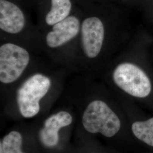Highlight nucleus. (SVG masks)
Here are the masks:
<instances>
[{
  "label": "nucleus",
  "instance_id": "nucleus-1",
  "mask_svg": "<svg viewBox=\"0 0 153 153\" xmlns=\"http://www.w3.org/2000/svg\"><path fill=\"white\" fill-rule=\"evenodd\" d=\"M82 124L88 132L99 133L106 137L114 136L121 128L118 116L101 100H94L88 105L83 115Z\"/></svg>",
  "mask_w": 153,
  "mask_h": 153
},
{
  "label": "nucleus",
  "instance_id": "nucleus-2",
  "mask_svg": "<svg viewBox=\"0 0 153 153\" xmlns=\"http://www.w3.org/2000/svg\"><path fill=\"white\" fill-rule=\"evenodd\" d=\"M51 81L47 76L36 74L30 77L17 91L16 100L21 114L26 118L37 115L39 102L48 93Z\"/></svg>",
  "mask_w": 153,
  "mask_h": 153
},
{
  "label": "nucleus",
  "instance_id": "nucleus-3",
  "mask_svg": "<svg viewBox=\"0 0 153 153\" xmlns=\"http://www.w3.org/2000/svg\"><path fill=\"white\" fill-rule=\"evenodd\" d=\"M116 85L133 97L143 98L152 91V84L145 73L137 66L125 62L117 66L113 73Z\"/></svg>",
  "mask_w": 153,
  "mask_h": 153
},
{
  "label": "nucleus",
  "instance_id": "nucleus-4",
  "mask_svg": "<svg viewBox=\"0 0 153 153\" xmlns=\"http://www.w3.org/2000/svg\"><path fill=\"white\" fill-rule=\"evenodd\" d=\"M30 61L27 51L12 43L0 48V81L4 83L13 82L21 76Z\"/></svg>",
  "mask_w": 153,
  "mask_h": 153
},
{
  "label": "nucleus",
  "instance_id": "nucleus-5",
  "mask_svg": "<svg viewBox=\"0 0 153 153\" xmlns=\"http://www.w3.org/2000/svg\"><path fill=\"white\" fill-rule=\"evenodd\" d=\"M81 36L83 48L89 58H94L100 52L103 43L104 28L97 17H90L82 23Z\"/></svg>",
  "mask_w": 153,
  "mask_h": 153
},
{
  "label": "nucleus",
  "instance_id": "nucleus-6",
  "mask_svg": "<svg viewBox=\"0 0 153 153\" xmlns=\"http://www.w3.org/2000/svg\"><path fill=\"white\" fill-rule=\"evenodd\" d=\"M73 121L71 115L66 111H60L49 117L39 133V138L44 146L54 147L59 141V131L63 127L71 125Z\"/></svg>",
  "mask_w": 153,
  "mask_h": 153
},
{
  "label": "nucleus",
  "instance_id": "nucleus-7",
  "mask_svg": "<svg viewBox=\"0 0 153 153\" xmlns=\"http://www.w3.org/2000/svg\"><path fill=\"white\" fill-rule=\"evenodd\" d=\"M79 30V20L75 16H68L53 25V30L47 34V43L51 48L59 47L74 38Z\"/></svg>",
  "mask_w": 153,
  "mask_h": 153
},
{
  "label": "nucleus",
  "instance_id": "nucleus-8",
  "mask_svg": "<svg viewBox=\"0 0 153 153\" xmlns=\"http://www.w3.org/2000/svg\"><path fill=\"white\" fill-rule=\"evenodd\" d=\"M25 16L21 9L14 4L0 0V28L10 33L22 31L25 26Z\"/></svg>",
  "mask_w": 153,
  "mask_h": 153
},
{
  "label": "nucleus",
  "instance_id": "nucleus-9",
  "mask_svg": "<svg viewBox=\"0 0 153 153\" xmlns=\"http://www.w3.org/2000/svg\"><path fill=\"white\" fill-rule=\"evenodd\" d=\"M51 9L45 21L48 25H54L68 16L71 10V2L70 0H51Z\"/></svg>",
  "mask_w": 153,
  "mask_h": 153
},
{
  "label": "nucleus",
  "instance_id": "nucleus-10",
  "mask_svg": "<svg viewBox=\"0 0 153 153\" xmlns=\"http://www.w3.org/2000/svg\"><path fill=\"white\" fill-rule=\"evenodd\" d=\"M131 130L138 140L153 147V117L145 121L134 123Z\"/></svg>",
  "mask_w": 153,
  "mask_h": 153
},
{
  "label": "nucleus",
  "instance_id": "nucleus-11",
  "mask_svg": "<svg viewBox=\"0 0 153 153\" xmlns=\"http://www.w3.org/2000/svg\"><path fill=\"white\" fill-rule=\"evenodd\" d=\"M22 143V136L16 131L10 132L1 142L3 153H25L21 150Z\"/></svg>",
  "mask_w": 153,
  "mask_h": 153
},
{
  "label": "nucleus",
  "instance_id": "nucleus-12",
  "mask_svg": "<svg viewBox=\"0 0 153 153\" xmlns=\"http://www.w3.org/2000/svg\"><path fill=\"white\" fill-rule=\"evenodd\" d=\"M0 153H3V151H2V148L1 145H0Z\"/></svg>",
  "mask_w": 153,
  "mask_h": 153
}]
</instances>
